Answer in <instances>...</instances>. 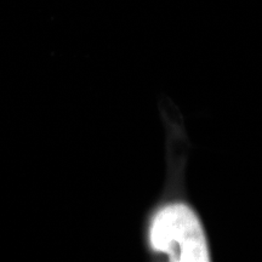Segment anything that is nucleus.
Segmentation results:
<instances>
[{"instance_id": "obj_1", "label": "nucleus", "mask_w": 262, "mask_h": 262, "mask_svg": "<svg viewBox=\"0 0 262 262\" xmlns=\"http://www.w3.org/2000/svg\"><path fill=\"white\" fill-rule=\"evenodd\" d=\"M153 250L166 254L173 262L210 261L206 238L194 211L185 204L164 206L149 228Z\"/></svg>"}]
</instances>
